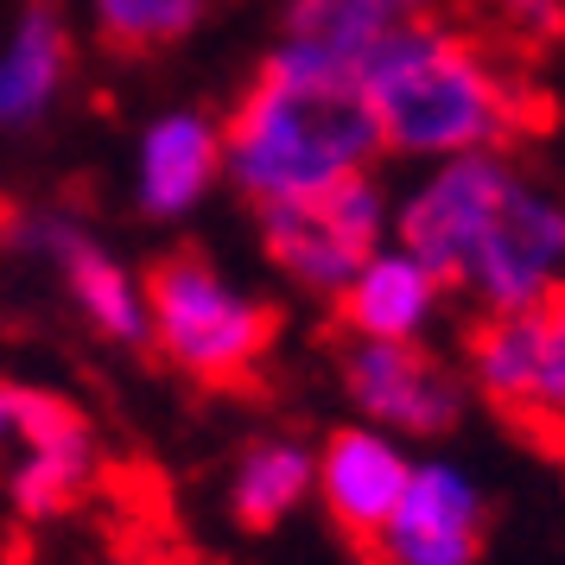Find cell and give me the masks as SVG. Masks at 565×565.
Instances as JSON below:
<instances>
[{"label":"cell","instance_id":"6da1fadb","mask_svg":"<svg viewBox=\"0 0 565 565\" xmlns=\"http://www.w3.org/2000/svg\"><path fill=\"white\" fill-rule=\"evenodd\" d=\"M356 83L382 121L387 153L433 159V166L470 153H509L534 128L527 89L489 57V45L438 20L382 39L362 57Z\"/></svg>","mask_w":565,"mask_h":565},{"label":"cell","instance_id":"7a4b0ae2","mask_svg":"<svg viewBox=\"0 0 565 565\" xmlns=\"http://www.w3.org/2000/svg\"><path fill=\"white\" fill-rule=\"evenodd\" d=\"M382 121L350 77H306L260 64L223 128V172L255 210L318 204L337 184L369 179L382 159Z\"/></svg>","mask_w":565,"mask_h":565},{"label":"cell","instance_id":"3957f363","mask_svg":"<svg viewBox=\"0 0 565 565\" xmlns=\"http://www.w3.org/2000/svg\"><path fill=\"white\" fill-rule=\"evenodd\" d=\"M147 318L159 356L210 387L248 382L274 343V311L230 286L204 255H166L147 274Z\"/></svg>","mask_w":565,"mask_h":565},{"label":"cell","instance_id":"277c9868","mask_svg":"<svg viewBox=\"0 0 565 565\" xmlns=\"http://www.w3.org/2000/svg\"><path fill=\"white\" fill-rule=\"evenodd\" d=\"M509 184H514L509 153L438 159L433 172L401 198V210H394V248H407L438 286H458L463 267L483 248Z\"/></svg>","mask_w":565,"mask_h":565},{"label":"cell","instance_id":"5b68a950","mask_svg":"<svg viewBox=\"0 0 565 565\" xmlns=\"http://www.w3.org/2000/svg\"><path fill=\"white\" fill-rule=\"evenodd\" d=\"M458 286L483 306V318L546 306L565 286V191L514 172L509 198Z\"/></svg>","mask_w":565,"mask_h":565},{"label":"cell","instance_id":"8992f818","mask_svg":"<svg viewBox=\"0 0 565 565\" xmlns=\"http://www.w3.org/2000/svg\"><path fill=\"white\" fill-rule=\"evenodd\" d=\"M343 387L375 426L387 433H445L463 413V382L419 343H350L343 350Z\"/></svg>","mask_w":565,"mask_h":565},{"label":"cell","instance_id":"52a82bcc","mask_svg":"<svg viewBox=\"0 0 565 565\" xmlns=\"http://www.w3.org/2000/svg\"><path fill=\"white\" fill-rule=\"evenodd\" d=\"M438 0H286V32L267 64L306 77H350L382 39L433 20Z\"/></svg>","mask_w":565,"mask_h":565},{"label":"cell","instance_id":"ba28073f","mask_svg":"<svg viewBox=\"0 0 565 565\" xmlns=\"http://www.w3.org/2000/svg\"><path fill=\"white\" fill-rule=\"evenodd\" d=\"M483 553V495L458 463H413L407 495L375 540L382 565H477Z\"/></svg>","mask_w":565,"mask_h":565},{"label":"cell","instance_id":"9c48e42d","mask_svg":"<svg viewBox=\"0 0 565 565\" xmlns=\"http://www.w3.org/2000/svg\"><path fill=\"white\" fill-rule=\"evenodd\" d=\"M407 477L413 458L401 451V438L375 433V426H343L318 451V495H324L337 527L362 546L382 540V527L394 521L401 495H407Z\"/></svg>","mask_w":565,"mask_h":565},{"label":"cell","instance_id":"30bf717a","mask_svg":"<svg viewBox=\"0 0 565 565\" xmlns=\"http://www.w3.org/2000/svg\"><path fill=\"white\" fill-rule=\"evenodd\" d=\"M26 242H39V248L57 260L71 299H77L83 318H89L108 343H153L147 286H134V274L115 255H103V248L83 235V223H71V216H39L26 230Z\"/></svg>","mask_w":565,"mask_h":565},{"label":"cell","instance_id":"8fae6325","mask_svg":"<svg viewBox=\"0 0 565 565\" xmlns=\"http://www.w3.org/2000/svg\"><path fill=\"white\" fill-rule=\"evenodd\" d=\"M223 179V128L198 108H172L140 134V172L134 198L147 216H184L210 198V184Z\"/></svg>","mask_w":565,"mask_h":565},{"label":"cell","instance_id":"7c38bea8","mask_svg":"<svg viewBox=\"0 0 565 565\" xmlns=\"http://www.w3.org/2000/svg\"><path fill=\"white\" fill-rule=\"evenodd\" d=\"M71 83V32L52 0H26L0 39V134H26L57 108Z\"/></svg>","mask_w":565,"mask_h":565},{"label":"cell","instance_id":"4fadbf2b","mask_svg":"<svg viewBox=\"0 0 565 565\" xmlns=\"http://www.w3.org/2000/svg\"><path fill=\"white\" fill-rule=\"evenodd\" d=\"M540 369H546V306L495 311L470 331V382L521 433L540 426Z\"/></svg>","mask_w":565,"mask_h":565},{"label":"cell","instance_id":"5bb4252c","mask_svg":"<svg viewBox=\"0 0 565 565\" xmlns=\"http://www.w3.org/2000/svg\"><path fill=\"white\" fill-rule=\"evenodd\" d=\"M438 292L445 286L407 255V248H375L362 260V274L343 292V318L362 343H413V337L433 324Z\"/></svg>","mask_w":565,"mask_h":565},{"label":"cell","instance_id":"9a60e30c","mask_svg":"<svg viewBox=\"0 0 565 565\" xmlns=\"http://www.w3.org/2000/svg\"><path fill=\"white\" fill-rule=\"evenodd\" d=\"M260 242H267V255L280 267L292 286H306L318 299H343L350 280L362 274V248L350 235L331 223V210L324 204H274L260 210Z\"/></svg>","mask_w":565,"mask_h":565},{"label":"cell","instance_id":"2e32d148","mask_svg":"<svg viewBox=\"0 0 565 565\" xmlns=\"http://www.w3.org/2000/svg\"><path fill=\"white\" fill-rule=\"evenodd\" d=\"M89 470H96V445H89V426H83L77 413L52 401V407L39 413V426L32 438L13 451V509L20 514H57L64 502H77L83 483H89Z\"/></svg>","mask_w":565,"mask_h":565},{"label":"cell","instance_id":"e0dca14e","mask_svg":"<svg viewBox=\"0 0 565 565\" xmlns=\"http://www.w3.org/2000/svg\"><path fill=\"white\" fill-rule=\"evenodd\" d=\"M318 489V451L299 438H260L242 451L230 483V509L242 514V527H274Z\"/></svg>","mask_w":565,"mask_h":565},{"label":"cell","instance_id":"ac0fdd59","mask_svg":"<svg viewBox=\"0 0 565 565\" xmlns=\"http://www.w3.org/2000/svg\"><path fill=\"white\" fill-rule=\"evenodd\" d=\"M210 0H89V20H96V39L108 52H166L198 32Z\"/></svg>","mask_w":565,"mask_h":565},{"label":"cell","instance_id":"d6986e66","mask_svg":"<svg viewBox=\"0 0 565 565\" xmlns=\"http://www.w3.org/2000/svg\"><path fill=\"white\" fill-rule=\"evenodd\" d=\"M534 438L565 445V286L546 299V369H540V426Z\"/></svg>","mask_w":565,"mask_h":565},{"label":"cell","instance_id":"ffe728a7","mask_svg":"<svg viewBox=\"0 0 565 565\" xmlns=\"http://www.w3.org/2000/svg\"><path fill=\"white\" fill-rule=\"evenodd\" d=\"M52 407V394L39 387H20V382H0V451H20L39 426V413Z\"/></svg>","mask_w":565,"mask_h":565},{"label":"cell","instance_id":"44dd1931","mask_svg":"<svg viewBox=\"0 0 565 565\" xmlns=\"http://www.w3.org/2000/svg\"><path fill=\"white\" fill-rule=\"evenodd\" d=\"M509 7V20L521 32H534V39H553L565 32V0H502Z\"/></svg>","mask_w":565,"mask_h":565},{"label":"cell","instance_id":"7402d4cb","mask_svg":"<svg viewBox=\"0 0 565 565\" xmlns=\"http://www.w3.org/2000/svg\"><path fill=\"white\" fill-rule=\"evenodd\" d=\"M7 223H13V216H7V204H0V235H7Z\"/></svg>","mask_w":565,"mask_h":565}]
</instances>
